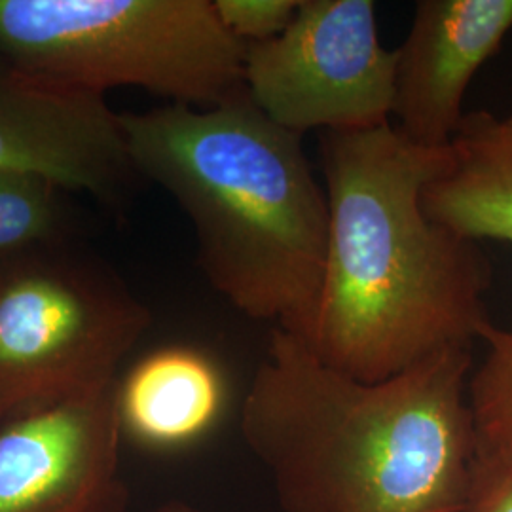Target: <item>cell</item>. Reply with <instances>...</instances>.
Listing matches in <instances>:
<instances>
[{
  "instance_id": "cell-1",
  "label": "cell",
  "mask_w": 512,
  "mask_h": 512,
  "mask_svg": "<svg viewBox=\"0 0 512 512\" xmlns=\"http://www.w3.org/2000/svg\"><path fill=\"white\" fill-rule=\"evenodd\" d=\"M329 202L325 274L308 348L330 368L384 382L492 323V264L478 241L431 219L423 190L452 164L395 124L319 133Z\"/></svg>"
},
{
  "instance_id": "cell-2",
  "label": "cell",
  "mask_w": 512,
  "mask_h": 512,
  "mask_svg": "<svg viewBox=\"0 0 512 512\" xmlns=\"http://www.w3.org/2000/svg\"><path fill=\"white\" fill-rule=\"evenodd\" d=\"M471 349L363 382L272 330L241 404V435L283 512H458L476 444Z\"/></svg>"
},
{
  "instance_id": "cell-3",
  "label": "cell",
  "mask_w": 512,
  "mask_h": 512,
  "mask_svg": "<svg viewBox=\"0 0 512 512\" xmlns=\"http://www.w3.org/2000/svg\"><path fill=\"white\" fill-rule=\"evenodd\" d=\"M137 175L190 220L203 274L243 315L306 340L325 274L329 202L302 135L247 90L213 109L122 112Z\"/></svg>"
},
{
  "instance_id": "cell-4",
  "label": "cell",
  "mask_w": 512,
  "mask_h": 512,
  "mask_svg": "<svg viewBox=\"0 0 512 512\" xmlns=\"http://www.w3.org/2000/svg\"><path fill=\"white\" fill-rule=\"evenodd\" d=\"M0 52L101 97L131 86L213 109L245 90V44L213 0H0Z\"/></svg>"
},
{
  "instance_id": "cell-5",
  "label": "cell",
  "mask_w": 512,
  "mask_h": 512,
  "mask_svg": "<svg viewBox=\"0 0 512 512\" xmlns=\"http://www.w3.org/2000/svg\"><path fill=\"white\" fill-rule=\"evenodd\" d=\"M150 321L118 275L69 241L0 260V423L118 384Z\"/></svg>"
},
{
  "instance_id": "cell-6",
  "label": "cell",
  "mask_w": 512,
  "mask_h": 512,
  "mask_svg": "<svg viewBox=\"0 0 512 512\" xmlns=\"http://www.w3.org/2000/svg\"><path fill=\"white\" fill-rule=\"evenodd\" d=\"M397 50L372 0H300L283 35L245 44V90L281 128L359 131L391 122Z\"/></svg>"
},
{
  "instance_id": "cell-7",
  "label": "cell",
  "mask_w": 512,
  "mask_h": 512,
  "mask_svg": "<svg viewBox=\"0 0 512 512\" xmlns=\"http://www.w3.org/2000/svg\"><path fill=\"white\" fill-rule=\"evenodd\" d=\"M118 384L0 423V512H126Z\"/></svg>"
},
{
  "instance_id": "cell-8",
  "label": "cell",
  "mask_w": 512,
  "mask_h": 512,
  "mask_svg": "<svg viewBox=\"0 0 512 512\" xmlns=\"http://www.w3.org/2000/svg\"><path fill=\"white\" fill-rule=\"evenodd\" d=\"M0 171L35 173L109 205L137 175L105 97L27 73L2 52Z\"/></svg>"
},
{
  "instance_id": "cell-9",
  "label": "cell",
  "mask_w": 512,
  "mask_h": 512,
  "mask_svg": "<svg viewBox=\"0 0 512 512\" xmlns=\"http://www.w3.org/2000/svg\"><path fill=\"white\" fill-rule=\"evenodd\" d=\"M512 31V0H420L397 50L395 128L412 143L450 147L480 67Z\"/></svg>"
},
{
  "instance_id": "cell-10",
  "label": "cell",
  "mask_w": 512,
  "mask_h": 512,
  "mask_svg": "<svg viewBox=\"0 0 512 512\" xmlns=\"http://www.w3.org/2000/svg\"><path fill=\"white\" fill-rule=\"evenodd\" d=\"M222 404V374L198 349H158L118 380L122 431L148 448L200 439L219 420Z\"/></svg>"
},
{
  "instance_id": "cell-11",
  "label": "cell",
  "mask_w": 512,
  "mask_h": 512,
  "mask_svg": "<svg viewBox=\"0 0 512 512\" xmlns=\"http://www.w3.org/2000/svg\"><path fill=\"white\" fill-rule=\"evenodd\" d=\"M425 213L463 238L512 245V141L490 112L465 114L452 164L423 190Z\"/></svg>"
},
{
  "instance_id": "cell-12",
  "label": "cell",
  "mask_w": 512,
  "mask_h": 512,
  "mask_svg": "<svg viewBox=\"0 0 512 512\" xmlns=\"http://www.w3.org/2000/svg\"><path fill=\"white\" fill-rule=\"evenodd\" d=\"M63 190L25 171H0V260L67 241Z\"/></svg>"
},
{
  "instance_id": "cell-13",
  "label": "cell",
  "mask_w": 512,
  "mask_h": 512,
  "mask_svg": "<svg viewBox=\"0 0 512 512\" xmlns=\"http://www.w3.org/2000/svg\"><path fill=\"white\" fill-rule=\"evenodd\" d=\"M480 342L486 355L467 385L476 459H512V329L490 323Z\"/></svg>"
},
{
  "instance_id": "cell-14",
  "label": "cell",
  "mask_w": 512,
  "mask_h": 512,
  "mask_svg": "<svg viewBox=\"0 0 512 512\" xmlns=\"http://www.w3.org/2000/svg\"><path fill=\"white\" fill-rule=\"evenodd\" d=\"M222 25L243 44L283 35L293 23L300 0H213Z\"/></svg>"
},
{
  "instance_id": "cell-15",
  "label": "cell",
  "mask_w": 512,
  "mask_h": 512,
  "mask_svg": "<svg viewBox=\"0 0 512 512\" xmlns=\"http://www.w3.org/2000/svg\"><path fill=\"white\" fill-rule=\"evenodd\" d=\"M458 512H512V459H476L469 492Z\"/></svg>"
},
{
  "instance_id": "cell-16",
  "label": "cell",
  "mask_w": 512,
  "mask_h": 512,
  "mask_svg": "<svg viewBox=\"0 0 512 512\" xmlns=\"http://www.w3.org/2000/svg\"><path fill=\"white\" fill-rule=\"evenodd\" d=\"M154 512H200L198 509H194L192 505L184 503V501H169L162 507H158Z\"/></svg>"
},
{
  "instance_id": "cell-17",
  "label": "cell",
  "mask_w": 512,
  "mask_h": 512,
  "mask_svg": "<svg viewBox=\"0 0 512 512\" xmlns=\"http://www.w3.org/2000/svg\"><path fill=\"white\" fill-rule=\"evenodd\" d=\"M495 126H497V131H499L505 139L512 141V116H509V118H497V116H495Z\"/></svg>"
}]
</instances>
